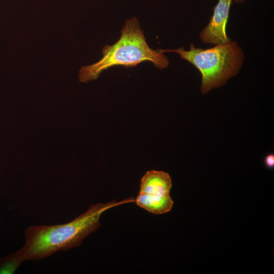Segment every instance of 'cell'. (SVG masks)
Returning a JSON list of instances; mask_svg holds the SVG:
<instances>
[{
	"label": "cell",
	"mask_w": 274,
	"mask_h": 274,
	"mask_svg": "<svg viewBox=\"0 0 274 274\" xmlns=\"http://www.w3.org/2000/svg\"><path fill=\"white\" fill-rule=\"evenodd\" d=\"M245 0H233V1L237 3H243Z\"/></svg>",
	"instance_id": "ba28073f"
},
{
	"label": "cell",
	"mask_w": 274,
	"mask_h": 274,
	"mask_svg": "<svg viewBox=\"0 0 274 274\" xmlns=\"http://www.w3.org/2000/svg\"><path fill=\"white\" fill-rule=\"evenodd\" d=\"M121 33L116 43L104 46L103 56L99 61L81 68L79 77L80 81L87 82L96 79L102 71L115 66L133 67L146 61L151 62L158 69L167 67L168 58L159 49L150 48L137 18L127 19Z\"/></svg>",
	"instance_id": "7a4b0ae2"
},
{
	"label": "cell",
	"mask_w": 274,
	"mask_h": 274,
	"mask_svg": "<svg viewBox=\"0 0 274 274\" xmlns=\"http://www.w3.org/2000/svg\"><path fill=\"white\" fill-rule=\"evenodd\" d=\"M265 165L268 168L271 169L274 167V155L273 153L267 154L264 158Z\"/></svg>",
	"instance_id": "52a82bcc"
},
{
	"label": "cell",
	"mask_w": 274,
	"mask_h": 274,
	"mask_svg": "<svg viewBox=\"0 0 274 274\" xmlns=\"http://www.w3.org/2000/svg\"><path fill=\"white\" fill-rule=\"evenodd\" d=\"M134 201L131 197L120 201L114 200L106 203H97L91 205L86 212L70 222L27 228L25 231L24 245L3 259L0 271L11 273L24 261L39 260L58 251L79 247L84 238L99 227L100 217L103 213Z\"/></svg>",
	"instance_id": "6da1fadb"
},
{
	"label": "cell",
	"mask_w": 274,
	"mask_h": 274,
	"mask_svg": "<svg viewBox=\"0 0 274 274\" xmlns=\"http://www.w3.org/2000/svg\"><path fill=\"white\" fill-rule=\"evenodd\" d=\"M232 1L218 0L208 24L199 33L202 43L215 45L231 41L226 33V27Z\"/></svg>",
	"instance_id": "277c9868"
},
{
	"label": "cell",
	"mask_w": 274,
	"mask_h": 274,
	"mask_svg": "<svg viewBox=\"0 0 274 274\" xmlns=\"http://www.w3.org/2000/svg\"><path fill=\"white\" fill-rule=\"evenodd\" d=\"M172 180L167 173L151 170L146 172L140 183V193L163 197L170 195Z\"/></svg>",
	"instance_id": "5b68a950"
},
{
	"label": "cell",
	"mask_w": 274,
	"mask_h": 274,
	"mask_svg": "<svg viewBox=\"0 0 274 274\" xmlns=\"http://www.w3.org/2000/svg\"><path fill=\"white\" fill-rule=\"evenodd\" d=\"M135 201L140 207L156 215L169 212L174 204V201L170 195L159 197L140 193Z\"/></svg>",
	"instance_id": "8992f818"
},
{
	"label": "cell",
	"mask_w": 274,
	"mask_h": 274,
	"mask_svg": "<svg viewBox=\"0 0 274 274\" xmlns=\"http://www.w3.org/2000/svg\"><path fill=\"white\" fill-rule=\"evenodd\" d=\"M159 50L163 53H178L181 59L193 64L200 72V90L203 94L223 86L229 79L236 76L244 59L242 49L236 42L232 41L206 49L190 44L187 51L183 47Z\"/></svg>",
	"instance_id": "3957f363"
}]
</instances>
